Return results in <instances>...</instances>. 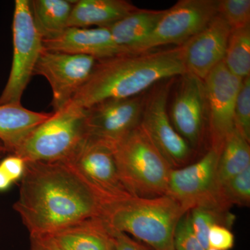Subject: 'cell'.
I'll use <instances>...</instances> for the list:
<instances>
[{"label": "cell", "instance_id": "obj_1", "mask_svg": "<svg viewBox=\"0 0 250 250\" xmlns=\"http://www.w3.org/2000/svg\"><path fill=\"white\" fill-rule=\"evenodd\" d=\"M103 202L70 166L26 162L14 209L30 236H49L85 219L101 217Z\"/></svg>", "mask_w": 250, "mask_h": 250}, {"label": "cell", "instance_id": "obj_2", "mask_svg": "<svg viewBox=\"0 0 250 250\" xmlns=\"http://www.w3.org/2000/svg\"><path fill=\"white\" fill-rule=\"evenodd\" d=\"M185 73L182 46L118 54L97 60L89 78L71 101L85 109L105 100L137 96Z\"/></svg>", "mask_w": 250, "mask_h": 250}, {"label": "cell", "instance_id": "obj_3", "mask_svg": "<svg viewBox=\"0 0 250 250\" xmlns=\"http://www.w3.org/2000/svg\"><path fill=\"white\" fill-rule=\"evenodd\" d=\"M183 208L167 195L124 197L106 204L101 218L111 229L131 235L154 250H174V237Z\"/></svg>", "mask_w": 250, "mask_h": 250}, {"label": "cell", "instance_id": "obj_4", "mask_svg": "<svg viewBox=\"0 0 250 250\" xmlns=\"http://www.w3.org/2000/svg\"><path fill=\"white\" fill-rule=\"evenodd\" d=\"M120 177L131 194L166 195L172 168L140 124L113 148Z\"/></svg>", "mask_w": 250, "mask_h": 250}, {"label": "cell", "instance_id": "obj_5", "mask_svg": "<svg viewBox=\"0 0 250 250\" xmlns=\"http://www.w3.org/2000/svg\"><path fill=\"white\" fill-rule=\"evenodd\" d=\"M84 113V109L70 101L33 130L14 155L25 162L65 161L85 139Z\"/></svg>", "mask_w": 250, "mask_h": 250}, {"label": "cell", "instance_id": "obj_6", "mask_svg": "<svg viewBox=\"0 0 250 250\" xmlns=\"http://www.w3.org/2000/svg\"><path fill=\"white\" fill-rule=\"evenodd\" d=\"M12 65L9 79L0 95V105L21 104L39 56L42 39L33 21L29 0H16L13 20Z\"/></svg>", "mask_w": 250, "mask_h": 250}, {"label": "cell", "instance_id": "obj_7", "mask_svg": "<svg viewBox=\"0 0 250 250\" xmlns=\"http://www.w3.org/2000/svg\"><path fill=\"white\" fill-rule=\"evenodd\" d=\"M173 79L163 81L146 94L140 126L172 169L184 167L194 150L176 131L167 110Z\"/></svg>", "mask_w": 250, "mask_h": 250}, {"label": "cell", "instance_id": "obj_8", "mask_svg": "<svg viewBox=\"0 0 250 250\" xmlns=\"http://www.w3.org/2000/svg\"><path fill=\"white\" fill-rule=\"evenodd\" d=\"M62 162L83 179L101 199L104 207L134 195L122 182L113 149L108 146L85 138L71 155Z\"/></svg>", "mask_w": 250, "mask_h": 250}, {"label": "cell", "instance_id": "obj_9", "mask_svg": "<svg viewBox=\"0 0 250 250\" xmlns=\"http://www.w3.org/2000/svg\"><path fill=\"white\" fill-rule=\"evenodd\" d=\"M218 0H179L161 18L133 53L162 46H182L201 31L218 14Z\"/></svg>", "mask_w": 250, "mask_h": 250}, {"label": "cell", "instance_id": "obj_10", "mask_svg": "<svg viewBox=\"0 0 250 250\" xmlns=\"http://www.w3.org/2000/svg\"><path fill=\"white\" fill-rule=\"evenodd\" d=\"M218 156V153L209 149L197 162L172 169L166 195L175 200L185 212L200 207L228 212L219 203Z\"/></svg>", "mask_w": 250, "mask_h": 250}, {"label": "cell", "instance_id": "obj_11", "mask_svg": "<svg viewBox=\"0 0 250 250\" xmlns=\"http://www.w3.org/2000/svg\"><path fill=\"white\" fill-rule=\"evenodd\" d=\"M146 93L133 98L108 100L84 109L85 138L113 149L139 126Z\"/></svg>", "mask_w": 250, "mask_h": 250}, {"label": "cell", "instance_id": "obj_12", "mask_svg": "<svg viewBox=\"0 0 250 250\" xmlns=\"http://www.w3.org/2000/svg\"><path fill=\"white\" fill-rule=\"evenodd\" d=\"M97 59L42 49L34 75L45 77L52 91L51 105L54 112L66 106L89 78Z\"/></svg>", "mask_w": 250, "mask_h": 250}, {"label": "cell", "instance_id": "obj_13", "mask_svg": "<svg viewBox=\"0 0 250 250\" xmlns=\"http://www.w3.org/2000/svg\"><path fill=\"white\" fill-rule=\"evenodd\" d=\"M241 79L233 75L223 62L207 75L205 83L210 149L220 154L235 129L234 108Z\"/></svg>", "mask_w": 250, "mask_h": 250}, {"label": "cell", "instance_id": "obj_14", "mask_svg": "<svg viewBox=\"0 0 250 250\" xmlns=\"http://www.w3.org/2000/svg\"><path fill=\"white\" fill-rule=\"evenodd\" d=\"M170 110V121L193 150L198 149L208 133V111L204 81L187 73L181 75Z\"/></svg>", "mask_w": 250, "mask_h": 250}, {"label": "cell", "instance_id": "obj_15", "mask_svg": "<svg viewBox=\"0 0 250 250\" xmlns=\"http://www.w3.org/2000/svg\"><path fill=\"white\" fill-rule=\"evenodd\" d=\"M231 29L219 14L182 46L187 72L205 80L223 62Z\"/></svg>", "mask_w": 250, "mask_h": 250}, {"label": "cell", "instance_id": "obj_16", "mask_svg": "<svg viewBox=\"0 0 250 250\" xmlns=\"http://www.w3.org/2000/svg\"><path fill=\"white\" fill-rule=\"evenodd\" d=\"M43 49L88 56L97 60L121 54L108 27H67L58 36L42 40Z\"/></svg>", "mask_w": 250, "mask_h": 250}, {"label": "cell", "instance_id": "obj_17", "mask_svg": "<svg viewBox=\"0 0 250 250\" xmlns=\"http://www.w3.org/2000/svg\"><path fill=\"white\" fill-rule=\"evenodd\" d=\"M49 236L62 250H115L111 229L101 217L72 224Z\"/></svg>", "mask_w": 250, "mask_h": 250}, {"label": "cell", "instance_id": "obj_18", "mask_svg": "<svg viewBox=\"0 0 250 250\" xmlns=\"http://www.w3.org/2000/svg\"><path fill=\"white\" fill-rule=\"evenodd\" d=\"M125 0L75 1L67 27H108L137 9Z\"/></svg>", "mask_w": 250, "mask_h": 250}, {"label": "cell", "instance_id": "obj_19", "mask_svg": "<svg viewBox=\"0 0 250 250\" xmlns=\"http://www.w3.org/2000/svg\"><path fill=\"white\" fill-rule=\"evenodd\" d=\"M52 113L31 111L21 104L0 105V143L14 154L28 135Z\"/></svg>", "mask_w": 250, "mask_h": 250}, {"label": "cell", "instance_id": "obj_20", "mask_svg": "<svg viewBox=\"0 0 250 250\" xmlns=\"http://www.w3.org/2000/svg\"><path fill=\"white\" fill-rule=\"evenodd\" d=\"M166 10L137 8L108 27L115 43L121 53H133L152 34Z\"/></svg>", "mask_w": 250, "mask_h": 250}, {"label": "cell", "instance_id": "obj_21", "mask_svg": "<svg viewBox=\"0 0 250 250\" xmlns=\"http://www.w3.org/2000/svg\"><path fill=\"white\" fill-rule=\"evenodd\" d=\"M74 3L70 0L29 1L33 21L42 40L55 37L67 28Z\"/></svg>", "mask_w": 250, "mask_h": 250}, {"label": "cell", "instance_id": "obj_22", "mask_svg": "<svg viewBox=\"0 0 250 250\" xmlns=\"http://www.w3.org/2000/svg\"><path fill=\"white\" fill-rule=\"evenodd\" d=\"M250 167V143L235 128L225 141L218 156V188Z\"/></svg>", "mask_w": 250, "mask_h": 250}, {"label": "cell", "instance_id": "obj_23", "mask_svg": "<svg viewBox=\"0 0 250 250\" xmlns=\"http://www.w3.org/2000/svg\"><path fill=\"white\" fill-rule=\"evenodd\" d=\"M223 62L241 80L250 76V25L231 31Z\"/></svg>", "mask_w": 250, "mask_h": 250}, {"label": "cell", "instance_id": "obj_24", "mask_svg": "<svg viewBox=\"0 0 250 250\" xmlns=\"http://www.w3.org/2000/svg\"><path fill=\"white\" fill-rule=\"evenodd\" d=\"M189 211L194 233L205 250L209 248L208 233L210 228L214 225L226 227L225 225H231L233 221L232 215L229 214L228 212L210 207H196Z\"/></svg>", "mask_w": 250, "mask_h": 250}, {"label": "cell", "instance_id": "obj_25", "mask_svg": "<svg viewBox=\"0 0 250 250\" xmlns=\"http://www.w3.org/2000/svg\"><path fill=\"white\" fill-rule=\"evenodd\" d=\"M219 203L228 210L233 205L248 207L250 204V167L218 188Z\"/></svg>", "mask_w": 250, "mask_h": 250}, {"label": "cell", "instance_id": "obj_26", "mask_svg": "<svg viewBox=\"0 0 250 250\" xmlns=\"http://www.w3.org/2000/svg\"><path fill=\"white\" fill-rule=\"evenodd\" d=\"M218 14L231 31L250 25V0H218Z\"/></svg>", "mask_w": 250, "mask_h": 250}, {"label": "cell", "instance_id": "obj_27", "mask_svg": "<svg viewBox=\"0 0 250 250\" xmlns=\"http://www.w3.org/2000/svg\"><path fill=\"white\" fill-rule=\"evenodd\" d=\"M235 128L250 142V76L243 79L234 108Z\"/></svg>", "mask_w": 250, "mask_h": 250}, {"label": "cell", "instance_id": "obj_28", "mask_svg": "<svg viewBox=\"0 0 250 250\" xmlns=\"http://www.w3.org/2000/svg\"><path fill=\"white\" fill-rule=\"evenodd\" d=\"M174 246L180 247L183 250H205L192 229L190 211L184 213L176 228Z\"/></svg>", "mask_w": 250, "mask_h": 250}, {"label": "cell", "instance_id": "obj_29", "mask_svg": "<svg viewBox=\"0 0 250 250\" xmlns=\"http://www.w3.org/2000/svg\"><path fill=\"white\" fill-rule=\"evenodd\" d=\"M233 233L227 227L214 225L208 233V246L216 250H231L234 246Z\"/></svg>", "mask_w": 250, "mask_h": 250}, {"label": "cell", "instance_id": "obj_30", "mask_svg": "<svg viewBox=\"0 0 250 250\" xmlns=\"http://www.w3.org/2000/svg\"><path fill=\"white\" fill-rule=\"evenodd\" d=\"M0 167L6 172L14 184L22 178L25 171L26 162L20 156L10 154L1 161Z\"/></svg>", "mask_w": 250, "mask_h": 250}, {"label": "cell", "instance_id": "obj_31", "mask_svg": "<svg viewBox=\"0 0 250 250\" xmlns=\"http://www.w3.org/2000/svg\"><path fill=\"white\" fill-rule=\"evenodd\" d=\"M111 230L114 238L115 250H154L147 245L131 238L126 233Z\"/></svg>", "mask_w": 250, "mask_h": 250}, {"label": "cell", "instance_id": "obj_32", "mask_svg": "<svg viewBox=\"0 0 250 250\" xmlns=\"http://www.w3.org/2000/svg\"><path fill=\"white\" fill-rule=\"evenodd\" d=\"M29 250H62L49 236H30Z\"/></svg>", "mask_w": 250, "mask_h": 250}, {"label": "cell", "instance_id": "obj_33", "mask_svg": "<svg viewBox=\"0 0 250 250\" xmlns=\"http://www.w3.org/2000/svg\"><path fill=\"white\" fill-rule=\"evenodd\" d=\"M13 182L8 177L7 174L0 167V192H5L9 190Z\"/></svg>", "mask_w": 250, "mask_h": 250}, {"label": "cell", "instance_id": "obj_34", "mask_svg": "<svg viewBox=\"0 0 250 250\" xmlns=\"http://www.w3.org/2000/svg\"><path fill=\"white\" fill-rule=\"evenodd\" d=\"M6 154H8L7 150H6L4 146L1 144V143H0V159L2 158Z\"/></svg>", "mask_w": 250, "mask_h": 250}, {"label": "cell", "instance_id": "obj_35", "mask_svg": "<svg viewBox=\"0 0 250 250\" xmlns=\"http://www.w3.org/2000/svg\"><path fill=\"white\" fill-rule=\"evenodd\" d=\"M207 250H216L212 249V248H208V249Z\"/></svg>", "mask_w": 250, "mask_h": 250}, {"label": "cell", "instance_id": "obj_36", "mask_svg": "<svg viewBox=\"0 0 250 250\" xmlns=\"http://www.w3.org/2000/svg\"></svg>", "mask_w": 250, "mask_h": 250}]
</instances>
